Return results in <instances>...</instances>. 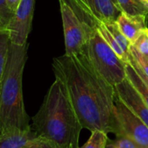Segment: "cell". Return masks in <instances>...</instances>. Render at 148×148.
Wrapping results in <instances>:
<instances>
[{"mask_svg":"<svg viewBox=\"0 0 148 148\" xmlns=\"http://www.w3.org/2000/svg\"><path fill=\"white\" fill-rule=\"evenodd\" d=\"M97 30L100 33V35L102 36V38L105 40V42L109 45V47L116 53V55L124 62H128V59H129V55H127L120 46V44L118 43V42L116 41V39L114 38V36L112 35V33L109 31V29L107 28L106 24L104 23H100L98 27H97Z\"/></svg>","mask_w":148,"mask_h":148,"instance_id":"obj_12","label":"cell"},{"mask_svg":"<svg viewBox=\"0 0 148 148\" xmlns=\"http://www.w3.org/2000/svg\"><path fill=\"white\" fill-rule=\"evenodd\" d=\"M141 2L148 8V0H141Z\"/></svg>","mask_w":148,"mask_h":148,"instance_id":"obj_22","label":"cell"},{"mask_svg":"<svg viewBox=\"0 0 148 148\" xmlns=\"http://www.w3.org/2000/svg\"><path fill=\"white\" fill-rule=\"evenodd\" d=\"M121 12L130 16H148V8L141 0H116Z\"/></svg>","mask_w":148,"mask_h":148,"instance_id":"obj_14","label":"cell"},{"mask_svg":"<svg viewBox=\"0 0 148 148\" xmlns=\"http://www.w3.org/2000/svg\"><path fill=\"white\" fill-rule=\"evenodd\" d=\"M131 48L148 59V28L142 30L135 42L131 44Z\"/></svg>","mask_w":148,"mask_h":148,"instance_id":"obj_18","label":"cell"},{"mask_svg":"<svg viewBox=\"0 0 148 148\" xmlns=\"http://www.w3.org/2000/svg\"><path fill=\"white\" fill-rule=\"evenodd\" d=\"M28 43H10L0 88V134L31 127L23 96V74L28 59Z\"/></svg>","mask_w":148,"mask_h":148,"instance_id":"obj_3","label":"cell"},{"mask_svg":"<svg viewBox=\"0 0 148 148\" xmlns=\"http://www.w3.org/2000/svg\"><path fill=\"white\" fill-rule=\"evenodd\" d=\"M108 140V134L100 130H95L91 132V136L88 141L79 148H106Z\"/></svg>","mask_w":148,"mask_h":148,"instance_id":"obj_16","label":"cell"},{"mask_svg":"<svg viewBox=\"0 0 148 148\" xmlns=\"http://www.w3.org/2000/svg\"><path fill=\"white\" fill-rule=\"evenodd\" d=\"M10 43V40L9 31H0V88L8 59Z\"/></svg>","mask_w":148,"mask_h":148,"instance_id":"obj_15","label":"cell"},{"mask_svg":"<svg viewBox=\"0 0 148 148\" xmlns=\"http://www.w3.org/2000/svg\"><path fill=\"white\" fill-rule=\"evenodd\" d=\"M115 22L131 44L135 42L142 30L147 28V16H130L125 12H121Z\"/></svg>","mask_w":148,"mask_h":148,"instance_id":"obj_11","label":"cell"},{"mask_svg":"<svg viewBox=\"0 0 148 148\" xmlns=\"http://www.w3.org/2000/svg\"><path fill=\"white\" fill-rule=\"evenodd\" d=\"M129 63H130V62H129ZM130 64H131V65L134 67V69L136 70V72H137V73L139 74V75L140 76V78H141V79L144 81V82L147 84V86L148 87V77L147 76V75H145V74H144V73H143V72H142V71H141V70L139 69V68H138V67H136L135 65H134V64H132V63H130Z\"/></svg>","mask_w":148,"mask_h":148,"instance_id":"obj_21","label":"cell"},{"mask_svg":"<svg viewBox=\"0 0 148 148\" xmlns=\"http://www.w3.org/2000/svg\"><path fill=\"white\" fill-rule=\"evenodd\" d=\"M126 74L127 78L139 92L143 101L148 107V87L129 62L126 63Z\"/></svg>","mask_w":148,"mask_h":148,"instance_id":"obj_13","label":"cell"},{"mask_svg":"<svg viewBox=\"0 0 148 148\" xmlns=\"http://www.w3.org/2000/svg\"><path fill=\"white\" fill-rule=\"evenodd\" d=\"M101 23L115 22L121 10L116 0H81Z\"/></svg>","mask_w":148,"mask_h":148,"instance_id":"obj_10","label":"cell"},{"mask_svg":"<svg viewBox=\"0 0 148 148\" xmlns=\"http://www.w3.org/2000/svg\"><path fill=\"white\" fill-rule=\"evenodd\" d=\"M114 91L121 101L148 127V107L130 81L126 78L114 86Z\"/></svg>","mask_w":148,"mask_h":148,"instance_id":"obj_8","label":"cell"},{"mask_svg":"<svg viewBox=\"0 0 148 148\" xmlns=\"http://www.w3.org/2000/svg\"><path fill=\"white\" fill-rule=\"evenodd\" d=\"M30 127L54 148H79L82 127L60 79L51 84Z\"/></svg>","mask_w":148,"mask_h":148,"instance_id":"obj_2","label":"cell"},{"mask_svg":"<svg viewBox=\"0 0 148 148\" xmlns=\"http://www.w3.org/2000/svg\"><path fill=\"white\" fill-rule=\"evenodd\" d=\"M14 13L8 6L6 0H0V31H8Z\"/></svg>","mask_w":148,"mask_h":148,"instance_id":"obj_17","label":"cell"},{"mask_svg":"<svg viewBox=\"0 0 148 148\" xmlns=\"http://www.w3.org/2000/svg\"><path fill=\"white\" fill-rule=\"evenodd\" d=\"M106 148H141L133 141L130 138L125 135L116 136V139L114 140H108Z\"/></svg>","mask_w":148,"mask_h":148,"instance_id":"obj_19","label":"cell"},{"mask_svg":"<svg viewBox=\"0 0 148 148\" xmlns=\"http://www.w3.org/2000/svg\"><path fill=\"white\" fill-rule=\"evenodd\" d=\"M34 7L35 0H22L19 3L8 29L11 43L17 45L28 43V36L32 27Z\"/></svg>","mask_w":148,"mask_h":148,"instance_id":"obj_7","label":"cell"},{"mask_svg":"<svg viewBox=\"0 0 148 148\" xmlns=\"http://www.w3.org/2000/svg\"><path fill=\"white\" fill-rule=\"evenodd\" d=\"M22 0H6V3L8 4V6L10 7V9L12 11H16V10L17 9L19 3H21Z\"/></svg>","mask_w":148,"mask_h":148,"instance_id":"obj_20","label":"cell"},{"mask_svg":"<svg viewBox=\"0 0 148 148\" xmlns=\"http://www.w3.org/2000/svg\"><path fill=\"white\" fill-rule=\"evenodd\" d=\"M82 52L87 56L97 73L113 87L127 78L126 62L109 47L97 29Z\"/></svg>","mask_w":148,"mask_h":148,"instance_id":"obj_4","label":"cell"},{"mask_svg":"<svg viewBox=\"0 0 148 148\" xmlns=\"http://www.w3.org/2000/svg\"><path fill=\"white\" fill-rule=\"evenodd\" d=\"M114 114L117 127L116 136L125 135L141 148H148V127L114 95Z\"/></svg>","mask_w":148,"mask_h":148,"instance_id":"obj_6","label":"cell"},{"mask_svg":"<svg viewBox=\"0 0 148 148\" xmlns=\"http://www.w3.org/2000/svg\"><path fill=\"white\" fill-rule=\"evenodd\" d=\"M52 67L56 78L65 86L82 128L116 134L114 87L97 73L87 56L64 54L53 59Z\"/></svg>","mask_w":148,"mask_h":148,"instance_id":"obj_1","label":"cell"},{"mask_svg":"<svg viewBox=\"0 0 148 148\" xmlns=\"http://www.w3.org/2000/svg\"><path fill=\"white\" fill-rule=\"evenodd\" d=\"M42 140L31 129L12 130L0 134V148H39Z\"/></svg>","mask_w":148,"mask_h":148,"instance_id":"obj_9","label":"cell"},{"mask_svg":"<svg viewBox=\"0 0 148 148\" xmlns=\"http://www.w3.org/2000/svg\"><path fill=\"white\" fill-rule=\"evenodd\" d=\"M58 2L63 27L65 55L79 54L83 50L93 33L86 28L64 0H58Z\"/></svg>","mask_w":148,"mask_h":148,"instance_id":"obj_5","label":"cell"}]
</instances>
